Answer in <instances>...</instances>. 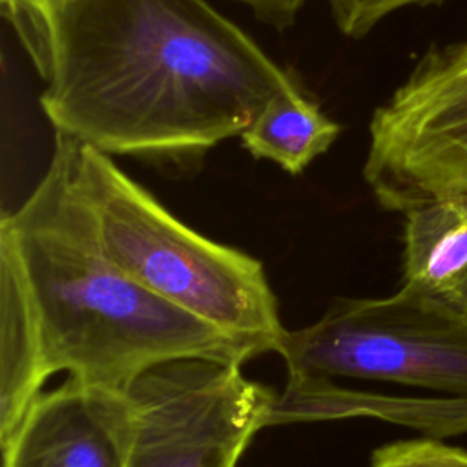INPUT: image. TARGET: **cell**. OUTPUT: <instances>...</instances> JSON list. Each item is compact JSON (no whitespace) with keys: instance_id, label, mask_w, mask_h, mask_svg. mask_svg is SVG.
<instances>
[{"instance_id":"1","label":"cell","mask_w":467,"mask_h":467,"mask_svg":"<svg viewBox=\"0 0 467 467\" xmlns=\"http://www.w3.org/2000/svg\"><path fill=\"white\" fill-rule=\"evenodd\" d=\"M49 22L42 111L109 157L192 162L299 86L206 0H62Z\"/></svg>"},{"instance_id":"2","label":"cell","mask_w":467,"mask_h":467,"mask_svg":"<svg viewBox=\"0 0 467 467\" xmlns=\"http://www.w3.org/2000/svg\"><path fill=\"white\" fill-rule=\"evenodd\" d=\"M254 352L159 299L104 250L64 153L0 221V438L58 372L128 394L181 359L243 367Z\"/></svg>"},{"instance_id":"3","label":"cell","mask_w":467,"mask_h":467,"mask_svg":"<svg viewBox=\"0 0 467 467\" xmlns=\"http://www.w3.org/2000/svg\"><path fill=\"white\" fill-rule=\"evenodd\" d=\"M108 255L140 286L254 356L279 354L286 327L261 261L179 221L109 155L55 131Z\"/></svg>"},{"instance_id":"4","label":"cell","mask_w":467,"mask_h":467,"mask_svg":"<svg viewBox=\"0 0 467 467\" xmlns=\"http://www.w3.org/2000/svg\"><path fill=\"white\" fill-rule=\"evenodd\" d=\"M288 383L387 381L467 398V317L400 286L389 297H337L314 323L286 330Z\"/></svg>"},{"instance_id":"5","label":"cell","mask_w":467,"mask_h":467,"mask_svg":"<svg viewBox=\"0 0 467 467\" xmlns=\"http://www.w3.org/2000/svg\"><path fill=\"white\" fill-rule=\"evenodd\" d=\"M368 131L363 177L383 208L467 199V36L429 47Z\"/></svg>"},{"instance_id":"6","label":"cell","mask_w":467,"mask_h":467,"mask_svg":"<svg viewBox=\"0 0 467 467\" xmlns=\"http://www.w3.org/2000/svg\"><path fill=\"white\" fill-rule=\"evenodd\" d=\"M133 438L128 467H237L270 425L275 396L243 367L181 359L146 372L128 392Z\"/></svg>"},{"instance_id":"7","label":"cell","mask_w":467,"mask_h":467,"mask_svg":"<svg viewBox=\"0 0 467 467\" xmlns=\"http://www.w3.org/2000/svg\"><path fill=\"white\" fill-rule=\"evenodd\" d=\"M133 409L128 394L67 378L44 390L0 438L2 467H128Z\"/></svg>"},{"instance_id":"8","label":"cell","mask_w":467,"mask_h":467,"mask_svg":"<svg viewBox=\"0 0 467 467\" xmlns=\"http://www.w3.org/2000/svg\"><path fill=\"white\" fill-rule=\"evenodd\" d=\"M403 215L401 286L467 317V199L425 202Z\"/></svg>"},{"instance_id":"9","label":"cell","mask_w":467,"mask_h":467,"mask_svg":"<svg viewBox=\"0 0 467 467\" xmlns=\"http://www.w3.org/2000/svg\"><path fill=\"white\" fill-rule=\"evenodd\" d=\"M339 135L330 120L299 84L272 99L239 135L243 148L297 175L325 153Z\"/></svg>"},{"instance_id":"10","label":"cell","mask_w":467,"mask_h":467,"mask_svg":"<svg viewBox=\"0 0 467 467\" xmlns=\"http://www.w3.org/2000/svg\"><path fill=\"white\" fill-rule=\"evenodd\" d=\"M62 0H0L2 15L16 31L38 75L47 80L53 66L49 7Z\"/></svg>"},{"instance_id":"11","label":"cell","mask_w":467,"mask_h":467,"mask_svg":"<svg viewBox=\"0 0 467 467\" xmlns=\"http://www.w3.org/2000/svg\"><path fill=\"white\" fill-rule=\"evenodd\" d=\"M370 467H467V451L432 436L401 440L378 447Z\"/></svg>"},{"instance_id":"12","label":"cell","mask_w":467,"mask_h":467,"mask_svg":"<svg viewBox=\"0 0 467 467\" xmlns=\"http://www.w3.org/2000/svg\"><path fill=\"white\" fill-rule=\"evenodd\" d=\"M337 29L350 36L361 38L370 33L389 15L410 7L427 5L440 0H327Z\"/></svg>"},{"instance_id":"13","label":"cell","mask_w":467,"mask_h":467,"mask_svg":"<svg viewBox=\"0 0 467 467\" xmlns=\"http://www.w3.org/2000/svg\"><path fill=\"white\" fill-rule=\"evenodd\" d=\"M254 11V15L277 29H286L294 24L305 0H234Z\"/></svg>"}]
</instances>
